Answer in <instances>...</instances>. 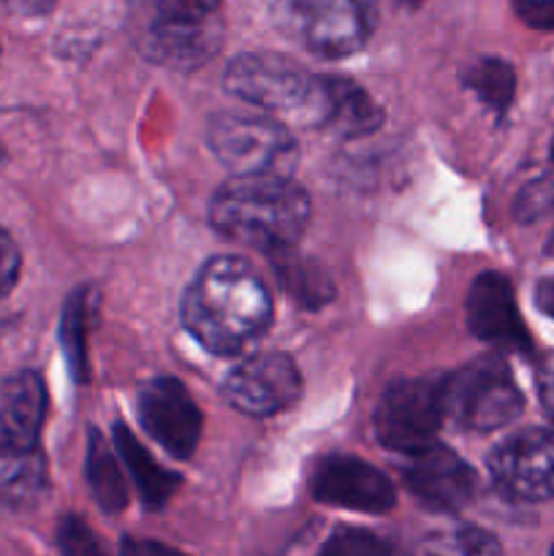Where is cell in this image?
<instances>
[{
  "mask_svg": "<svg viewBox=\"0 0 554 556\" xmlns=\"http://www.w3.org/2000/svg\"><path fill=\"white\" fill-rule=\"evenodd\" d=\"M405 483L418 503L435 510H459L476 492V472L454 451L432 443L407 456Z\"/></svg>",
  "mask_w": 554,
  "mask_h": 556,
  "instance_id": "obj_13",
  "label": "cell"
},
{
  "mask_svg": "<svg viewBox=\"0 0 554 556\" xmlns=\"http://www.w3.org/2000/svg\"><path fill=\"white\" fill-rule=\"evenodd\" d=\"M119 556H185L172 546H163L158 541H139V538H125L119 546Z\"/></svg>",
  "mask_w": 554,
  "mask_h": 556,
  "instance_id": "obj_28",
  "label": "cell"
},
{
  "mask_svg": "<svg viewBox=\"0 0 554 556\" xmlns=\"http://www.w3.org/2000/svg\"><path fill=\"white\" fill-rule=\"evenodd\" d=\"M383 123L378 103L358 85L342 76H329V119L326 128H337L342 136L373 134Z\"/></svg>",
  "mask_w": 554,
  "mask_h": 556,
  "instance_id": "obj_18",
  "label": "cell"
},
{
  "mask_svg": "<svg viewBox=\"0 0 554 556\" xmlns=\"http://www.w3.org/2000/svg\"><path fill=\"white\" fill-rule=\"evenodd\" d=\"M269 258L272 266H275L277 280L286 288L288 296L297 299V304L320 307L331 296V280L324 266L304 258V255H297V248L277 250V253H269Z\"/></svg>",
  "mask_w": 554,
  "mask_h": 556,
  "instance_id": "obj_19",
  "label": "cell"
},
{
  "mask_svg": "<svg viewBox=\"0 0 554 556\" xmlns=\"http://www.w3.org/2000/svg\"><path fill=\"white\" fill-rule=\"evenodd\" d=\"M226 90L280 123L326 128L329 76H315L293 60L269 52L239 54L226 68Z\"/></svg>",
  "mask_w": 554,
  "mask_h": 556,
  "instance_id": "obj_3",
  "label": "cell"
},
{
  "mask_svg": "<svg viewBox=\"0 0 554 556\" xmlns=\"http://www.w3.org/2000/svg\"><path fill=\"white\" fill-rule=\"evenodd\" d=\"M217 43L221 22L212 0H161L144 25V52L172 68H196Z\"/></svg>",
  "mask_w": 554,
  "mask_h": 556,
  "instance_id": "obj_6",
  "label": "cell"
},
{
  "mask_svg": "<svg viewBox=\"0 0 554 556\" xmlns=\"http://www.w3.org/2000/svg\"><path fill=\"white\" fill-rule=\"evenodd\" d=\"M293 36L320 58H348L369 41L375 0H280Z\"/></svg>",
  "mask_w": 554,
  "mask_h": 556,
  "instance_id": "obj_8",
  "label": "cell"
},
{
  "mask_svg": "<svg viewBox=\"0 0 554 556\" xmlns=\"http://www.w3.org/2000/svg\"><path fill=\"white\" fill-rule=\"evenodd\" d=\"M552 556H554V548H552Z\"/></svg>",
  "mask_w": 554,
  "mask_h": 556,
  "instance_id": "obj_34",
  "label": "cell"
},
{
  "mask_svg": "<svg viewBox=\"0 0 554 556\" xmlns=\"http://www.w3.org/2000/svg\"><path fill=\"white\" fill-rule=\"evenodd\" d=\"M212 226L266 253L297 248L310 223V195L286 174L231 177L210 204Z\"/></svg>",
  "mask_w": 554,
  "mask_h": 556,
  "instance_id": "obj_2",
  "label": "cell"
},
{
  "mask_svg": "<svg viewBox=\"0 0 554 556\" xmlns=\"http://www.w3.org/2000/svg\"><path fill=\"white\" fill-rule=\"evenodd\" d=\"M489 472L505 497L554 500V429H525L505 438L489 454Z\"/></svg>",
  "mask_w": 554,
  "mask_h": 556,
  "instance_id": "obj_9",
  "label": "cell"
},
{
  "mask_svg": "<svg viewBox=\"0 0 554 556\" xmlns=\"http://www.w3.org/2000/svg\"><path fill=\"white\" fill-rule=\"evenodd\" d=\"M49 0H11V5H16L20 11H27V14H33V11H43L47 9Z\"/></svg>",
  "mask_w": 554,
  "mask_h": 556,
  "instance_id": "obj_31",
  "label": "cell"
},
{
  "mask_svg": "<svg viewBox=\"0 0 554 556\" xmlns=\"http://www.w3.org/2000/svg\"><path fill=\"white\" fill-rule=\"evenodd\" d=\"M465 309L467 326L478 340L489 342V345L516 348V351L530 348V334L521 324L514 288H511L508 277L500 271H483L473 280Z\"/></svg>",
  "mask_w": 554,
  "mask_h": 556,
  "instance_id": "obj_14",
  "label": "cell"
},
{
  "mask_svg": "<svg viewBox=\"0 0 554 556\" xmlns=\"http://www.w3.org/2000/svg\"><path fill=\"white\" fill-rule=\"evenodd\" d=\"M318 556H396V552L375 532L342 527L324 543Z\"/></svg>",
  "mask_w": 554,
  "mask_h": 556,
  "instance_id": "obj_23",
  "label": "cell"
},
{
  "mask_svg": "<svg viewBox=\"0 0 554 556\" xmlns=\"http://www.w3.org/2000/svg\"><path fill=\"white\" fill-rule=\"evenodd\" d=\"M538 396H541V405L546 407L549 418L554 421V356L543 358L541 367H538Z\"/></svg>",
  "mask_w": 554,
  "mask_h": 556,
  "instance_id": "obj_29",
  "label": "cell"
},
{
  "mask_svg": "<svg viewBox=\"0 0 554 556\" xmlns=\"http://www.w3.org/2000/svg\"><path fill=\"white\" fill-rule=\"evenodd\" d=\"M85 472L92 497L106 514H119L128 505V483H125L123 462H119L117 451L103 440L98 429H92L90 438H87Z\"/></svg>",
  "mask_w": 554,
  "mask_h": 556,
  "instance_id": "obj_17",
  "label": "cell"
},
{
  "mask_svg": "<svg viewBox=\"0 0 554 556\" xmlns=\"http://www.w3.org/2000/svg\"><path fill=\"white\" fill-rule=\"evenodd\" d=\"M407 3H418V0H407Z\"/></svg>",
  "mask_w": 554,
  "mask_h": 556,
  "instance_id": "obj_32",
  "label": "cell"
},
{
  "mask_svg": "<svg viewBox=\"0 0 554 556\" xmlns=\"http://www.w3.org/2000/svg\"><path fill=\"white\" fill-rule=\"evenodd\" d=\"M429 556H503L498 538L476 525H454L424 541Z\"/></svg>",
  "mask_w": 554,
  "mask_h": 556,
  "instance_id": "obj_20",
  "label": "cell"
},
{
  "mask_svg": "<svg viewBox=\"0 0 554 556\" xmlns=\"http://www.w3.org/2000/svg\"><path fill=\"white\" fill-rule=\"evenodd\" d=\"M22 269V255L14 239L0 228V299L16 286Z\"/></svg>",
  "mask_w": 554,
  "mask_h": 556,
  "instance_id": "obj_25",
  "label": "cell"
},
{
  "mask_svg": "<svg viewBox=\"0 0 554 556\" xmlns=\"http://www.w3.org/2000/svg\"><path fill=\"white\" fill-rule=\"evenodd\" d=\"M139 421L152 440L177 459L193 456L204 418L177 378H152L139 391Z\"/></svg>",
  "mask_w": 554,
  "mask_h": 556,
  "instance_id": "obj_11",
  "label": "cell"
},
{
  "mask_svg": "<svg viewBox=\"0 0 554 556\" xmlns=\"http://www.w3.org/2000/svg\"><path fill=\"white\" fill-rule=\"evenodd\" d=\"M514 5L525 22L554 30V0H514Z\"/></svg>",
  "mask_w": 554,
  "mask_h": 556,
  "instance_id": "obj_27",
  "label": "cell"
},
{
  "mask_svg": "<svg viewBox=\"0 0 554 556\" xmlns=\"http://www.w3.org/2000/svg\"><path fill=\"white\" fill-rule=\"evenodd\" d=\"M443 418V378H402L386 386L375 407V434L380 445L411 456L438 443Z\"/></svg>",
  "mask_w": 554,
  "mask_h": 556,
  "instance_id": "obj_7",
  "label": "cell"
},
{
  "mask_svg": "<svg viewBox=\"0 0 554 556\" xmlns=\"http://www.w3.org/2000/svg\"><path fill=\"white\" fill-rule=\"evenodd\" d=\"M114 451H117L119 462L128 470L130 481H134L136 492H139L141 503L150 510L163 508V505L172 500V494L177 492L179 476H174L172 470L161 465L152 454H147L144 445L134 438L128 427L117 424L114 427Z\"/></svg>",
  "mask_w": 554,
  "mask_h": 556,
  "instance_id": "obj_16",
  "label": "cell"
},
{
  "mask_svg": "<svg viewBox=\"0 0 554 556\" xmlns=\"http://www.w3.org/2000/svg\"><path fill=\"white\" fill-rule=\"evenodd\" d=\"M536 299H538V304H541L543 313L552 315L554 318V277H549V280H543L541 286H538Z\"/></svg>",
  "mask_w": 554,
  "mask_h": 556,
  "instance_id": "obj_30",
  "label": "cell"
},
{
  "mask_svg": "<svg viewBox=\"0 0 554 556\" xmlns=\"http://www.w3.org/2000/svg\"><path fill=\"white\" fill-rule=\"evenodd\" d=\"M47 418V389L36 372L0 378V456H27Z\"/></svg>",
  "mask_w": 554,
  "mask_h": 556,
  "instance_id": "obj_15",
  "label": "cell"
},
{
  "mask_svg": "<svg viewBox=\"0 0 554 556\" xmlns=\"http://www.w3.org/2000/svg\"><path fill=\"white\" fill-rule=\"evenodd\" d=\"M310 492L318 503L356 514H386L394 508V483L369 462L348 454L326 456L310 476Z\"/></svg>",
  "mask_w": 554,
  "mask_h": 556,
  "instance_id": "obj_12",
  "label": "cell"
},
{
  "mask_svg": "<svg viewBox=\"0 0 554 556\" xmlns=\"http://www.w3.org/2000/svg\"><path fill=\"white\" fill-rule=\"evenodd\" d=\"M212 152L234 177L286 174L297 163V141L286 123L255 112H221L206 128Z\"/></svg>",
  "mask_w": 554,
  "mask_h": 556,
  "instance_id": "obj_5",
  "label": "cell"
},
{
  "mask_svg": "<svg viewBox=\"0 0 554 556\" xmlns=\"http://www.w3.org/2000/svg\"><path fill=\"white\" fill-rule=\"evenodd\" d=\"M41 465H22L20 470L9 472V478L0 481V497L3 500H22L25 489L41 486Z\"/></svg>",
  "mask_w": 554,
  "mask_h": 556,
  "instance_id": "obj_26",
  "label": "cell"
},
{
  "mask_svg": "<svg viewBox=\"0 0 554 556\" xmlns=\"http://www.w3.org/2000/svg\"><path fill=\"white\" fill-rule=\"evenodd\" d=\"M525 396L500 356L473 358L443 378L445 418L470 432H494L521 413Z\"/></svg>",
  "mask_w": 554,
  "mask_h": 556,
  "instance_id": "obj_4",
  "label": "cell"
},
{
  "mask_svg": "<svg viewBox=\"0 0 554 556\" xmlns=\"http://www.w3.org/2000/svg\"><path fill=\"white\" fill-rule=\"evenodd\" d=\"M223 394L244 416L266 418L288 410L302 396V375L286 353H259L228 375Z\"/></svg>",
  "mask_w": 554,
  "mask_h": 556,
  "instance_id": "obj_10",
  "label": "cell"
},
{
  "mask_svg": "<svg viewBox=\"0 0 554 556\" xmlns=\"http://www.w3.org/2000/svg\"><path fill=\"white\" fill-rule=\"evenodd\" d=\"M552 155H554V144H552Z\"/></svg>",
  "mask_w": 554,
  "mask_h": 556,
  "instance_id": "obj_33",
  "label": "cell"
},
{
  "mask_svg": "<svg viewBox=\"0 0 554 556\" xmlns=\"http://www.w3.org/2000/svg\"><path fill=\"white\" fill-rule=\"evenodd\" d=\"M58 543L65 556H103V546L79 516H65L58 527Z\"/></svg>",
  "mask_w": 554,
  "mask_h": 556,
  "instance_id": "obj_24",
  "label": "cell"
},
{
  "mask_svg": "<svg viewBox=\"0 0 554 556\" xmlns=\"http://www.w3.org/2000/svg\"><path fill=\"white\" fill-rule=\"evenodd\" d=\"M85 331H87V302L85 296H76L65 304L63 324H60V340H63L65 358H68L71 369L76 378H85Z\"/></svg>",
  "mask_w": 554,
  "mask_h": 556,
  "instance_id": "obj_22",
  "label": "cell"
},
{
  "mask_svg": "<svg viewBox=\"0 0 554 556\" xmlns=\"http://www.w3.org/2000/svg\"><path fill=\"white\" fill-rule=\"evenodd\" d=\"M465 85L481 98L487 106L505 109L514 98V71L503 60H481V63L470 65L465 74Z\"/></svg>",
  "mask_w": 554,
  "mask_h": 556,
  "instance_id": "obj_21",
  "label": "cell"
},
{
  "mask_svg": "<svg viewBox=\"0 0 554 556\" xmlns=\"http://www.w3.org/2000/svg\"><path fill=\"white\" fill-rule=\"evenodd\" d=\"M269 288L242 258L206 261L185 293V329L217 356L244 351L269 329Z\"/></svg>",
  "mask_w": 554,
  "mask_h": 556,
  "instance_id": "obj_1",
  "label": "cell"
}]
</instances>
